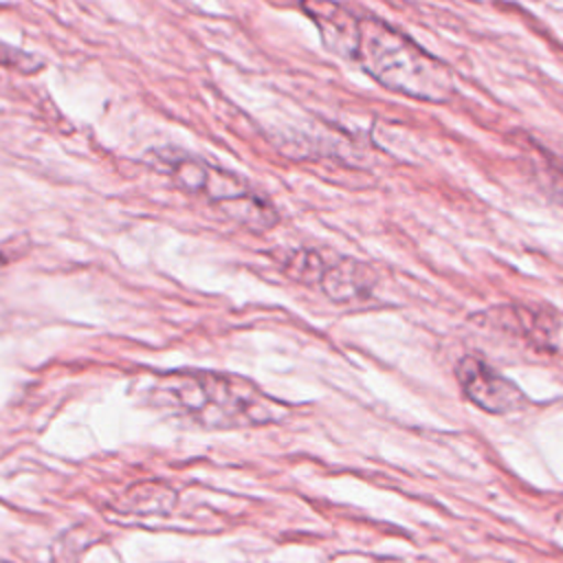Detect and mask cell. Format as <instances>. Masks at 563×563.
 <instances>
[{
	"label": "cell",
	"instance_id": "1",
	"mask_svg": "<svg viewBox=\"0 0 563 563\" xmlns=\"http://www.w3.org/2000/svg\"><path fill=\"white\" fill-rule=\"evenodd\" d=\"M154 402L207 429L266 424L279 418V407L253 383L218 372L178 369L158 376Z\"/></svg>",
	"mask_w": 563,
	"mask_h": 563
},
{
	"label": "cell",
	"instance_id": "2",
	"mask_svg": "<svg viewBox=\"0 0 563 563\" xmlns=\"http://www.w3.org/2000/svg\"><path fill=\"white\" fill-rule=\"evenodd\" d=\"M352 62L391 92L444 103L455 90L451 68L400 29L374 15H358Z\"/></svg>",
	"mask_w": 563,
	"mask_h": 563
},
{
	"label": "cell",
	"instance_id": "3",
	"mask_svg": "<svg viewBox=\"0 0 563 563\" xmlns=\"http://www.w3.org/2000/svg\"><path fill=\"white\" fill-rule=\"evenodd\" d=\"M161 163L183 191L220 207L224 216L242 227L264 231L277 222L275 209L251 191L238 174L183 152L161 154Z\"/></svg>",
	"mask_w": 563,
	"mask_h": 563
},
{
	"label": "cell",
	"instance_id": "4",
	"mask_svg": "<svg viewBox=\"0 0 563 563\" xmlns=\"http://www.w3.org/2000/svg\"><path fill=\"white\" fill-rule=\"evenodd\" d=\"M455 376L464 396L488 413H512L528 405L519 385L475 356L460 358Z\"/></svg>",
	"mask_w": 563,
	"mask_h": 563
},
{
	"label": "cell",
	"instance_id": "5",
	"mask_svg": "<svg viewBox=\"0 0 563 563\" xmlns=\"http://www.w3.org/2000/svg\"><path fill=\"white\" fill-rule=\"evenodd\" d=\"M301 9L317 24L323 46L352 62L358 15L334 0H301Z\"/></svg>",
	"mask_w": 563,
	"mask_h": 563
},
{
	"label": "cell",
	"instance_id": "6",
	"mask_svg": "<svg viewBox=\"0 0 563 563\" xmlns=\"http://www.w3.org/2000/svg\"><path fill=\"white\" fill-rule=\"evenodd\" d=\"M317 284L332 301L343 303L363 297L372 288L374 275L365 264L352 257H341L323 266Z\"/></svg>",
	"mask_w": 563,
	"mask_h": 563
},
{
	"label": "cell",
	"instance_id": "7",
	"mask_svg": "<svg viewBox=\"0 0 563 563\" xmlns=\"http://www.w3.org/2000/svg\"><path fill=\"white\" fill-rule=\"evenodd\" d=\"M174 490L161 482H141L130 486L121 497V512L128 515H165L174 506Z\"/></svg>",
	"mask_w": 563,
	"mask_h": 563
},
{
	"label": "cell",
	"instance_id": "8",
	"mask_svg": "<svg viewBox=\"0 0 563 563\" xmlns=\"http://www.w3.org/2000/svg\"><path fill=\"white\" fill-rule=\"evenodd\" d=\"M499 314V323L510 330L517 332L523 339H530L532 343L541 345L548 343V339L554 332V321L550 314H543L539 310H530L523 306H506L501 310H497Z\"/></svg>",
	"mask_w": 563,
	"mask_h": 563
},
{
	"label": "cell",
	"instance_id": "9",
	"mask_svg": "<svg viewBox=\"0 0 563 563\" xmlns=\"http://www.w3.org/2000/svg\"><path fill=\"white\" fill-rule=\"evenodd\" d=\"M0 66L18 70L20 75H35L44 68V62L29 51H22L7 42H0Z\"/></svg>",
	"mask_w": 563,
	"mask_h": 563
},
{
	"label": "cell",
	"instance_id": "10",
	"mask_svg": "<svg viewBox=\"0 0 563 563\" xmlns=\"http://www.w3.org/2000/svg\"><path fill=\"white\" fill-rule=\"evenodd\" d=\"M559 198L563 200V180H561V185H559Z\"/></svg>",
	"mask_w": 563,
	"mask_h": 563
},
{
	"label": "cell",
	"instance_id": "11",
	"mask_svg": "<svg viewBox=\"0 0 563 563\" xmlns=\"http://www.w3.org/2000/svg\"><path fill=\"white\" fill-rule=\"evenodd\" d=\"M0 255H2V253H0ZM0 260H2V257H0Z\"/></svg>",
	"mask_w": 563,
	"mask_h": 563
}]
</instances>
